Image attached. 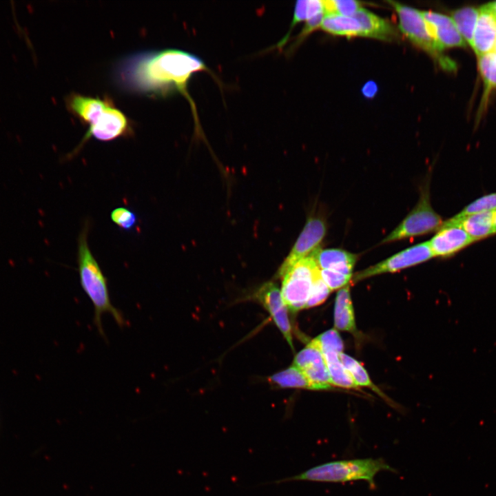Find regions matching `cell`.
<instances>
[{
    "mask_svg": "<svg viewBox=\"0 0 496 496\" xmlns=\"http://www.w3.org/2000/svg\"><path fill=\"white\" fill-rule=\"evenodd\" d=\"M387 2L397 14L399 29L404 36L429 54L443 70H456L455 63L442 53L443 50L430 35L420 11L399 2Z\"/></svg>",
    "mask_w": 496,
    "mask_h": 496,
    "instance_id": "cell-4",
    "label": "cell"
},
{
    "mask_svg": "<svg viewBox=\"0 0 496 496\" xmlns=\"http://www.w3.org/2000/svg\"><path fill=\"white\" fill-rule=\"evenodd\" d=\"M493 228L494 232L496 233V210L493 212Z\"/></svg>",
    "mask_w": 496,
    "mask_h": 496,
    "instance_id": "cell-35",
    "label": "cell"
},
{
    "mask_svg": "<svg viewBox=\"0 0 496 496\" xmlns=\"http://www.w3.org/2000/svg\"><path fill=\"white\" fill-rule=\"evenodd\" d=\"M324 14H338L353 17L362 8L361 3L355 0L323 1Z\"/></svg>",
    "mask_w": 496,
    "mask_h": 496,
    "instance_id": "cell-26",
    "label": "cell"
},
{
    "mask_svg": "<svg viewBox=\"0 0 496 496\" xmlns=\"http://www.w3.org/2000/svg\"><path fill=\"white\" fill-rule=\"evenodd\" d=\"M479 11L473 7H463L451 13L457 30L462 38L472 46L473 34L476 27Z\"/></svg>",
    "mask_w": 496,
    "mask_h": 496,
    "instance_id": "cell-22",
    "label": "cell"
},
{
    "mask_svg": "<svg viewBox=\"0 0 496 496\" xmlns=\"http://www.w3.org/2000/svg\"><path fill=\"white\" fill-rule=\"evenodd\" d=\"M269 380L280 387L301 388L313 390V386L303 373L295 366L276 373Z\"/></svg>",
    "mask_w": 496,
    "mask_h": 496,
    "instance_id": "cell-25",
    "label": "cell"
},
{
    "mask_svg": "<svg viewBox=\"0 0 496 496\" xmlns=\"http://www.w3.org/2000/svg\"><path fill=\"white\" fill-rule=\"evenodd\" d=\"M319 271L313 251L279 276L282 279L281 295L291 311L296 313L305 308L314 278Z\"/></svg>",
    "mask_w": 496,
    "mask_h": 496,
    "instance_id": "cell-5",
    "label": "cell"
},
{
    "mask_svg": "<svg viewBox=\"0 0 496 496\" xmlns=\"http://www.w3.org/2000/svg\"><path fill=\"white\" fill-rule=\"evenodd\" d=\"M421 13L430 35L442 50L466 46L451 17L432 11Z\"/></svg>",
    "mask_w": 496,
    "mask_h": 496,
    "instance_id": "cell-12",
    "label": "cell"
},
{
    "mask_svg": "<svg viewBox=\"0 0 496 496\" xmlns=\"http://www.w3.org/2000/svg\"><path fill=\"white\" fill-rule=\"evenodd\" d=\"M324 17V12H323L307 20L300 34L295 39L294 43L291 45V48L292 47L296 48L298 44L300 43L303 41L304 37L308 36L317 28H320Z\"/></svg>",
    "mask_w": 496,
    "mask_h": 496,
    "instance_id": "cell-32",
    "label": "cell"
},
{
    "mask_svg": "<svg viewBox=\"0 0 496 496\" xmlns=\"http://www.w3.org/2000/svg\"><path fill=\"white\" fill-rule=\"evenodd\" d=\"M315 258L319 269L338 271L353 276V269L358 256L340 249H321L314 251Z\"/></svg>",
    "mask_w": 496,
    "mask_h": 496,
    "instance_id": "cell-15",
    "label": "cell"
},
{
    "mask_svg": "<svg viewBox=\"0 0 496 496\" xmlns=\"http://www.w3.org/2000/svg\"><path fill=\"white\" fill-rule=\"evenodd\" d=\"M474 241L459 225L443 222L435 235L428 241L433 257L451 256Z\"/></svg>",
    "mask_w": 496,
    "mask_h": 496,
    "instance_id": "cell-11",
    "label": "cell"
},
{
    "mask_svg": "<svg viewBox=\"0 0 496 496\" xmlns=\"http://www.w3.org/2000/svg\"><path fill=\"white\" fill-rule=\"evenodd\" d=\"M433 258L428 241L406 248L392 256L355 273L351 281L356 282L385 273H393L415 266Z\"/></svg>",
    "mask_w": 496,
    "mask_h": 496,
    "instance_id": "cell-8",
    "label": "cell"
},
{
    "mask_svg": "<svg viewBox=\"0 0 496 496\" xmlns=\"http://www.w3.org/2000/svg\"><path fill=\"white\" fill-rule=\"evenodd\" d=\"M334 327L337 330L352 333L357 331L350 284L340 289L337 293L334 307Z\"/></svg>",
    "mask_w": 496,
    "mask_h": 496,
    "instance_id": "cell-18",
    "label": "cell"
},
{
    "mask_svg": "<svg viewBox=\"0 0 496 496\" xmlns=\"http://www.w3.org/2000/svg\"><path fill=\"white\" fill-rule=\"evenodd\" d=\"M257 298L271 315L274 322L284 337L293 347L291 328L281 291L276 284L271 282L264 284L257 293Z\"/></svg>",
    "mask_w": 496,
    "mask_h": 496,
    "instance_id": "cell-13",
    "label": "cell"
},
{
    "mask_svg": "<svg viewBox=\"0 0 496 496\" xmlns=\"http://www.w3.org/2000/svg\"><path fill=\"white\" fill-rule=\"evenodd\" d=\"M205 70L208 68L198 56L167 48L136 52L123 57L115 66L114 78L120 87L132 93L165 98L178 92L188 100L196 118L187 85L194 73Z\"/></svg>",
    "mask_w": 496,
    "mask_h": 496,
    "instance_id": "cell-1",
    "label": "cell"
},
{
    "mask_svg": "<svg viewBox=\"0 0 496 496\" xmlns=\"http://www.w3.org/2000/svg\"><path fill=\"white\" fill-rule=\"evenodd\" d=\"M320 274L323 281L332 291L345 287L352 280L353 276L346 275L338 271L320 269Z\"/></svg>",
    "mask_w": 496,
    "mask_h": 496,
    "instance_id": "cell-31",
    "label": "cell"
},
{
    "mask_svg": "<svg viewBox=\"0 0 496 496\" xmlns=\"http://www.w3.org/2000/svg\"><path fill=\"white\" fill-rule=\"evenodd\" d=\"M320 28L333 35L364 37L361 25L353 17L324 14Z\"/></svg>",
    "mask_w": 496,
    "mask_h": 496,
    "instance_id": "cell-20",
    "label": "cell"
},
{
    "mask_svg": "<svg viewBox=\"0 0 496 496\" xmlns=\"http://www.w3.org/2000/svg\"><path fill=\"white\" fill-rule=\"evenodd\" d=\"M381 471L396 473V470L382 458L343 459L324 463L271 483L278 484L294 481L344 483L362 480L369 484L371 489H375V477Z\"/></svg>",
    "mask_w": 496,
    "mask_h": 496,
    "instance_id": "cell-3",
    "label": "cell"
},
{
    "mask_svg": "<svg viewBox=\"0 0 496 496\" xmlns=\"http://www.w3.org/2000/svg\"><path fill=\"white\" fill-rule=\"evenodd\" d=\"M495 210H496V193H493L474 200L455 216L461 218L471 214Z\"/></svg>",
    "mask_w": 496,
    "mask_h": 496,
    "instance_id": "cell-27",
    "label": "cell"
},
{
    "mask_svg": "<svg viewBox=\"0 0 496 496\" xmlns=\"http://www.w3.org/2000/svg\"><path fill=\"white\" fill-rule=\"evenodd\" d=\"M110 218L116 226L125 231L133 229L137 223L136 214L124 207L114 209L110 214Z\"/></svg>",
    "mask_w": 496,
    "mask_h": 496,
    "instance_id": "cell-30",
    "label": "cell"
},
{
    "mask_svg": "<svg viewBox=\"0 0 496 496\" xmlns=\"http://www.w3.org/2000/svg\"><path fill=\"white\" fill-rule=\"evenodd\" d=\"M478 67L484 84L477 114L479 118L486 108L491 92L496 90V52L478 56Z\"/></svg>",
    "mask_w": 496,
    "mask_h": 496,
    "instance_id": "cell-19",
    "label": "cell"
},
{
    "mask_svg": "<svg viewBox=\"0 0 496 496\" xmlns=\"http://www.w3.org/2000/svg\"><path fill=\"white\" fill-rule=\"evenodd\" d=\"M88 230L89 225L85 223L78 237V272L81 286L94 308V324L99 335L105 338L102 324L103 314H110L120 327H125L126 321L111 301L107 278L88 245Z\"/></svg>",
    "mask_w": 496,
    "mask_h": 496,
    "instance_id": "cell-2",
    "label": "cell"
},
{
    "mask_svg": "<svg viewBox=\"0 0 496 496\" xmlns=\"http://www.w3.org/2000/svg\"><path fill=\"white\" fill-rule=\"evenodd\" d=\"M88 129L77 146L68 154V158L76 156L92 138L101 141H111L132 135V121L111 101L87 125Z\"/></svg>",
    "mask_w": 496,
    "mask_h": 496,
    "instance_id": "cell-6",
    "label": "cell"
},
{
    "mask_svg": "<svg viewBox=\"0 0 496 496\" xmlns=\"http://www.w3.org/2000/svg\"><path fill=\"white\" fill-rule=\"evenodd\" d=\"M327 231L324 220L320 217L309 218L289 254L278 270V276L293 266L299 260L309 256L323 240Z\"/></svg>",
    "mask_w": 496,
    "mask_h": 496,
    "instance_id": "cell-10",
    "label": "cell"
},
{
    "mask_svg": "<svg viewBox=\"0 0 496 496\" xmlns=\"http://www.w3.org/2000/svg\"><path fill=\"white\" fill-rule=\"evenodd\" d=\"M496 45V14L488 4L479 10L472 48L477 56L493 52Z\"/></svg>",
    "mask_w": 496,
    "mask_h": 496,
    "instance_id": "cell-14",
    "label": "cell"
},
{
    "mask_svg": "<svg viewBox=\"0 0 496 496\" xmlns=\"http://www.w3.org/2000/svg\"><path fill=\"white\" fill-rule=\"evenodd\" d=\"M323 1L300 0L297 1L293 10V17L289 30L286 35L280 41L277 46L281 48L287 41L289 36L297 23L307 21L314 16L323 12Z\"/></svg>",
    "mask_w": 496,
    "mask_h": 496,
    "instance_id": "cell-23",
    "label": "cell"
},
{
    "mask_svg": "<svg viewBox=\"0 0 496 496\" xmlns=\"http://www.w3.org/2000/svg\"><path fill=\"white\" fill-rule=\"evenodd\" d=\"M428 186L424 187L415 207L406 218L382 241L392 242L437 231L443 222L433 209Z\"/></svg>",
    "mask_w": 496,
    "mask_h": 496,
    "instance_id": "cell-7",
    "label": "cell"
},
{
    "mask_svg": "<svg viewBox=\"0 0 496 496\" xmlns=\"http://www.w3.org/2000/svg\"><path fill=\"white\" fill-rule=\"evenodd\" d=\"M293 366L303 373L313 390H329L333 387L324 355L314 339L296 355Z\"/></svg>",
    "mask_w": 496,
    "mask_h": 496,
    "instance_id": "cell-9",
    "label": "cell"
},
{
    "mask_svg": "<svg viewBox=\"0 0 496 496\" xmlns=\"http://www.w3.org/2000/svg\"><path fill=\"white\" fill-rule=\"evenodd\" d=\"M488 6L496 14V1L488 3Z\"/></svg>",
    "mask_w": 496,
    "mask_h": 496,
    "instance_id": "cell-34",
    "label": "cell"
},
{
    "mask_svg": "<svg viewBox=\"0 0 496 496\" xmlns=\"http://www.w3.org/2000/svg\"><path fill=\"white\" fill-rule=\"evenodd\" d=\"M495 49H496V45H495ZM495 51L496 52V50Z\"/></svg>",
    "mask_w": 496,
    "mask_h": 496,
    "instance_id": "cell-36",
    "label": "cell"
},
{
    "mask_svg": "<svg viewBox=\"0 0 496 496\" xmlns=\"http://www.w3.org/2000/svg\"><path fill=\"white\" fill-rule=\"evenodd\" d=\"M322 353L333 386L349 389H358L360 388L342 364L338 353L328 351Z\"/></svg>",
    "mask_w": 496,
    "mask_h": 496,
    "instance_id": "cell-21",
    "label": "cell"
},
{
    "mask_svg": "<svg viewBox=\"0 0 496 496\" xmlns=\"http://www.w3.org/2000/svg\"><path fill=\"white\" fill-rule=\"evenodd\" d=\"M0 121H1V119H0Z\"/></svg>",
    "mask_w": 496,
    "mask_h": 496,
    "instance_id": "cell-37",
    "label": "cell"
},
{
    "mask_svg": "<svg viewBox=\"0 0 496 496\" xmlns=\"http://www.w3.org/2000/svg\"><path fill=\"white\" fill-rule=\"evenodd\" d=\"M361 25L364 37L391 41L397 36L393 25L384 19L361 8L353 16Z\"/></svg>",
    "mask_w": 496,
    "mask_h": 496,
    "instance_id": "cell-17",
    "label": "cell"
},
{
    "mask_svg": "<svg viewBox=\"0 0 496 496\" xmlns=\"http://www.w3.org/2000/svg\"><path fill=\"white\" fill-rule=\"evenodd\" d=\"M493 212L494 211H486L461 218L455 216L444 223L460 225L473 240L476 242L495 234Z\"/></svg>",
    "mask_w": 496,
    "mask_h": 496,
    "instance_id": "cell-16",
    "label": "cell"
},
{
    "mask_svg": "<svg viewBox=\"0 0 496 496\" xmlns=\"http://www.w3.org/2000/svg\"><path fill=\"white\" fill-rule=\"evenodd\" d=\"M378 87L375 82L369 81L364 84L361 92L363 96L367 99L373 98L377 94Z\"/></svg>",
    "mask_w": 496,
    "mask_h": 496,
    "instance_id": "cell-33",
    "label": "cell"
},
{
    "mask_svg": "<svg viewBox=\"0 0 496 496\" xmlns=\"http://www.w3.org/2000/svg\"><path fill=\"white\" fill-rule=\"evenodd\" d=\"M322 353L328 351L343 352L342 340L335 329H329L314 338Z\"/></svg>",
    "mask_w": 496,
    "mask_h": 496,
    "instance_id": "cell-28",
    "label": "cell"
},
{
    "mask_svg": "<svg viewBox=\"0 0 496 496\" xmlns=\"http://www.w3.org/2000/svg\"><path fill=\"white\" fill-rule=\"evenodd\" d=\"M331 292L321 278L319 271L314 278L305 308H311L323 303Z\"/></svg>",
    "mask_w": 496,
    "mask_h": 496,
    "instance_id": "cell-29",
    "label": "cell"
},
{
    "mask_svg": "<svg viewBox=\"0 0 496 496\" xmlns=\"http://www.w3.org/2000/svg\"><path fill=\"white\" fill-rule=\"evenodd\" d=\"M339 358L359 387L365 386L369 388L381 397L385 398V395L372 382L369 375L362 364L343 352L339 354Z\"/></svg>",
    "mask_w": 496,
    "mask_h": 496,
    "instance_id": "cell-24",
    "label": "cell"
}]
</instances>
